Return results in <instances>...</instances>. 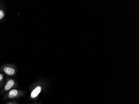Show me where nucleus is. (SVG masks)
I'll return each mask as SVG.
<instances>
[{
  "instance_id": "nucleus-5",
  "label": "nucleus",
  "mask_w": 139,
  "mask_h": 104,
  "mask_svg": "<svg viewBox=\"0 0 139 104\" xmlns=\"http://www.w3.org/2000/svg\"><path fill=\"white\" fill-rule=\"evenodd\" d=\"M4 16V13L2 10H0V20L2 19Z\"/></svg>"
},
{
  "instance_id": "nucleus-3",
  "label": "nucleus",
  "mask_w": 139,
  "mask_h": 104,
  "mask_svg": "<svg viewBox=\"0 0 139 104\" xmlns=\"http://www.w3.org/2000/svg\"><path fill=\"white\" fill-rule=\"evenodd\" d=\"M41 87L40 86L36 87V88H35L31 92V98L33 99L37 97L40 92H41Z\"/></svg>"
},
{
  "instance_id": "nucleus-1",
  "label": "nucleus",
  "mask_w": 139,
  "mask_h": 104,
  "mask_svg": "<svg viewBox=\"0 0 139 104\" xmlns=\"http://www.w3.org/2000/svg\"><path fill=\"white\" fill-rule=\"evenodd\" d=\"M3 71L6 75L13 76L15 75V71L14 68L10 66L6 65L3 68Z\"/></svg>"
},
{
  "instance_id": "nucleus-7",
  "label": "nucleus",
  "mask_w": 139,
  "mask_h": 104,
  "mask_svg": "<svg viewBox=\"0 0 139 104\" xmlns=\"http://www.w3.org/2000/svg\"><path fill=\"white\" fill-rule=\"evenodd\" d=\"M6 104H15L14 103H7Z\"/></svg>"
},
{
  "instance_id": "nucleus-4",
  "label": "nucleus",
  "mask_w": 139,
  "mask_h": 104,
  "mask_svg": "<svg viewBox=\"0 0 139 104\" xmlns=\"http://www.w3.org/2000/svg\"><path fill=\"white\" fill-rule=\"evenodd\" d=\"M18 95V91L16 89L10 90L7 94V97L10 99H13L16 97Z\"/></svg>"
},
{
  "instance_id": "nucleus-2",
  "label": "nucleus",
  "mask_w": 139,
  "mask_h": 104,
  "mask_svg": "<svg viewBox=\"0 0 139 104\" xmlns=\"http://www.w3.org/2000/svg\"><path fill=\"white\" fill-rule=\"evenodd\" d=\"M15 82L13 79H9L6 82V84L4 88V91H8L10 90L15 85Z\"/></svg>"
},
{
  "instance_id": "nucleus-6",
  "label": "nucleus",
  "mask_w": 139,
  "mask_h": 104,
  "mask_svg": "<svg viewBox=\"0 0 139 104\" xmlns=\"http://www.w3.org/2000/svg\"><path fill=\"white\" fill-rule=\"evenodd\" d=\"M3 76L2 74L0 73V83L3 80Z\"/></svg>"
}]
</instances>
